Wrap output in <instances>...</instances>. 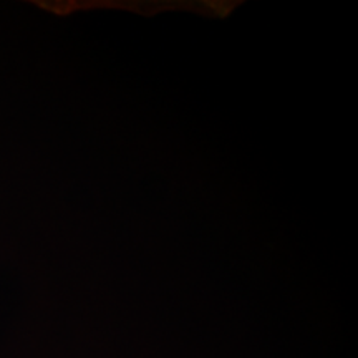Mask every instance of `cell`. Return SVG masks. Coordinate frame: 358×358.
<instances>
[]
</instances>
